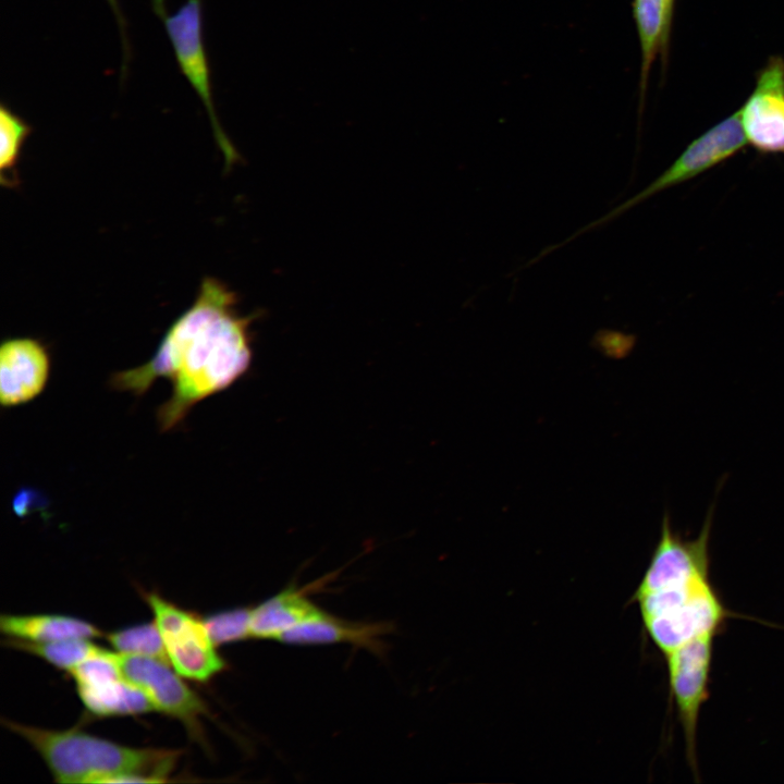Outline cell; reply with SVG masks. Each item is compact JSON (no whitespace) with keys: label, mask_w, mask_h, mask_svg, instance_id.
<instances>
[{"label":"cell","mask_w":784,"mask_h":784,"mask_svg":"<svg viewBox=\"0 0 784 784\" xmlns=\"http://www.w3.org/2000/svg\"><path fill=\"white\" fill-rule=\"evenodd\" d=\"M145 599L160 630L168 660L182 677L205 683L225 669L203 618L157 592H147Z\"/></svg>","instance_id":"6"},{"label":"cell","mask_w":784,"mask_h":784,"mask_svg":"<svg viewBox=\"0 0 784 784\" xmlns=\"http://www.w3.org/2000/svg\"><path fill=\"white\" fill-rule=\"evenodd\" d=\"M107 1L115 16L117 23L120 28L121 37H122V46H123V54H124L122 71H123V76H124L125 71H126V63L128 62V57H130V48H128V41H127V37H126V24H125L124 16H123L122 11L119 5V1L118 0H107Z\"/></svg>","instance_id":"20"},{"label":"cell","mask_w":784,"mask_h":784,"mask_svg":"<svg viewBox=\"0 0 784 784\" xmlns=\"http://www.w3.org/2000/svg\"><path fill=\"white\" fill-rule=\"evenodd\" d=\"M8 645L39 657L51 665L66 672L85 660L101 654L106 650L94 645L90 639L84 638L51 642H34L10 638Z\"/></svg>","instance_id":"16"},{"label":"cell","mask_w":784,"mask_h":784,"mask_svg":"<svg viewBox=\"0 0 784 784\" xmlns=\"http://www.w3.org/2000/svg\"><path fill=\"white\" fill-rule=\"evenodd\" d=\"M747 144L761 155H784V58L772 54L737 110Z\"/></svg>","instance_id":"8"},{"label":"cell","mask_w":784,"mask_h":784,"mask_svg":"<svg viewBox=\"0 0 784 784\" xmlns=\"http://www.w3.org/2000/svg\"><path fill=\"white\" fill-rule=\"evenodd\" d=\"M745 139L737 111L721 120L695 138L659 176L645 188L610 209L603 216L581 226L564 241L539 253L543 257L568 244L584 233L600 228L633 207L667 188L681 185L731 159L744 149Z\"/></svg>","instance_id":"4"},{"label":"cell","mask_w":784,"mask_h":784,"mask_svg":"<svg viewBox=\"0 0 784 784\" xmlns=\"http://www.w3.org/2000/svg\"><path fill=\"white\" fill-rule=\"evenodd\" d=\"M715 636L690 640L665 656L670 697L677 709L689 768L698 776L697 730L699 713L709 698Z\"/></svg>","instance_id":"7"},{"label":"cell","mask_w":784,"mask_h":784,"mask_svg":"<svg viewBox=\"0 0 784 784\" xmlns=\"http://www.w3.org/2000/svg\"><path fill=\"white\" fill-rule=\"evenodd\" d=\"M633 16L640 46L639 110L641 115L648 78L657 56L661 57L662 72L666 70L672 26L667 22L664 0H633Z\"/></svg>","instance_id":"12"},{"label":"cell","mask_w":784,"mask_h":784,"mask_svg":"<svg viewBox=\"0 0 784 784\" xmlns=\"http://www.w3.org/2000/svg\"><path fill=\"white\" fill-rule=\"evenodd\" d=\"M250 615L252 609L233 608L208 614L203 622L212 644L220 647L252 637Z\"/></svg>","instance_id":"19"},{"label":"cell","mask_w":784,"mask_h":784,"mask_svg":"<svg viewBox=\"0 0 784 784\" xmlns=\"http://www.w3.org/2000/svg\"><path fill=\"white\" fill-rule=\"evenodd\" d=\"M106 638L117 653L155 658L170 664L155 621L113 630Z\"/></svg>","instance_id":"18"},{"label":"cell","mask_w":784,"mask_h":784,"mask_svg":"<svg viewBox=\"0 0 784 784\" xmlns=\"http://www.w3.org/2000/svg\"><path fill=\"white\" fill-rule=\"evenodd\" d=\"M391 632L390 623L351 622L321 611L307 622L284 633L279 640L298 646L350 644L382 654L383 638Z\"/></svg>","instance_id":"11"},{"label":"cell","mask_w":784,"mask_h":784,"mask_svg":"<svg viewBox=\"0 0 784 784\" xmlns=\"http://www.w3.org/2000/svg\"><path fill=\"white\" fill-rule=\"evenodd\" d=\"M7 726L40 755L58 783H107L123 774L167 781L177 751L127 747L78 728L47 730L8 721Z\"/></svg>","instance_id":"3"},{"label":"cell","mask_w":784,"mask_h":784,"mask_svg":"<svg viewBox=\"0 0 784 784\" xmlns=\"http://www.w3.org/2000/svg\"><path fill=\"white\" fill-rule=\"evenodd\" d=\"M647 635L665 657L703 636H718L734 616L710 579V554L673 548L653 558L634 593Z\"/></svg>","instance_id":"2"},{"label":"cell","mask_w":784,"mask_h":784,"mask_svg":"<svg viewBox=\"0 0 784 784\" xmlns=\"http://www.w3.org/2000/svg\"><path fill=\"white\" fill-rule=\"evenodd\" d=\"M32 126L9 106H0V176L2 185L14 187L19 184L17 164L23 145Z\"/></svg>","instance_id":"17"},{"label":"cell","mask_w":784,"mask_h":784,"mask_svg":"<svg viewBox=\"0 0 784 784\" xmlns=\"http://www.w3.org/2000/svg\"><path fill=\"white\" fill-rule=\"evenodd\" d=\"M151 1L155 12L163 22L179 68L205 106L217 144L226 166L231 167L240 159V155L224 134L215 109L211 72L203 34V1L186 0L174 14L168 13L164 0Z\"/></svg>","instance_id":"5"},{"label":"cell","mask_w":784,"mask_h":784,"mask_svg":"<svg viewBox=\"0 0 784 784\" xmlns=\"http://www.w3.org/2000/svg\"><path fill=\"white\" fill-rule=\"evenodd\" d=\"M0 630L12 639L51 642L64 639H93L102 635L94 624L63 614H2Z\"/></svg>","instance_id":"13"},{"label":"cell","mask_w":784,"mask_h":784,"mask_svg":"<svg viewBox=\"0 0 784 784\" xmlns=\"http://www.w3.org/2000/svg\"><path fill=\"white\" fill-rule=\"evenodd\" d=\"M236 294L222 281L203 279L193 304L164 333L155 354L142 366L113 373L111 389L144 395L159 378L172 383L171 396L157 409L161 432L176 428L204 399L235 382L252 360L250 324Z\"/></svg>","instance_id":"1"},{"label":"cell","mask_w":784,"mask_h":784,"mask_svg":"<svg viewBox=\"0 0 784 784\" xmlns=\"http://www.w3.org/2000/svg\"><path fill=\"white\" fill-rule=\"evenodd\" d=\"M47 347L33 338H12L0 347V402L19 406L36 399L46 388L50 373Z\"/></svg>","instance_id":"10"},{"label":"cell","mask_w":784,"mask_h":784,"mask_svg":"<svg viewBox=\"0 0 784 784\" xmlns=\"http://www.w3.org/2000/svg\"><path fill=\"white\" fill-rule=\"evenodd\" d=\"M664 2H665L667 22H669V24L672 26V25H673L675 0H664Z\"/></svg>","instance_id":"21"},{"label":"cell","mask_w":784,"mask_h":784,"mask_svg":"<svg viewBox=\"0 0 784 784\" xmlns=\"http://www.w3.org/2000/svg\"><path fill=\"white\" fill-rule=\"evenodd\" d=\"M321 611L304 592L293 588L285 589L252 608V637L279 640L284 633Z\"/></svg>","instance_id":"14"},{"label":"cell","mask_w":784,"mask_h":784,"mask_svg":"<svg viewBox=\"0 0 784 784\" xmlns=\"http://www.w3.org/2000/svg\"><path fill=\"white\" fill-rule=\"evenodd\" d=\"M115 659L123 677L146 694L155 710L199 733V719L206 713V706L171 664L155 658L117 652Z\"/></svg>","instance_id":"9"},{"label":"cell","mask_w":784,"mask_h":784,"mask_svg":"<svg viewBox=\"0 0 784 784\" xmlns=\"http://www.w3.org/2000/svg\"><path fill=\"white\" fill-rule=\"evenodd\" d=\"M85 708L97 716L138 715L154 711L146 694L123 676L95 685H77Z\"/></svg>","instance_id":"15"}]
</instances>
